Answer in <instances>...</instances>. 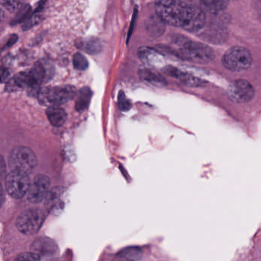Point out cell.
<instances>
[{
	"label": "cell",
	"mask_w": 261,
	"mask_h": 261,
	"mask_svg": "<svg viewBox=\"0 0 261 261\" xmlns=\"http://www.w3.org/2000/svg\"><path fill=\"white\" fill-rule=\"evenodd\" d=\"M3 18H4V12H3L2 8L0 7V22L3 20Z\"/></svg>",
	"instance_id": "cell-27"
},
{
	"label": "cell",
	"mask_w": 261,
	"mask_h": 261,
	"mask_svg": "<svg viewBox=\"0 0 261 261\" xmlns=\"http://www.w3.org/2000/svg\"><path fill=\"white\" fill-rule=\"evenodd\" d=\"M6 199V196H5V191L3 189V186L0 184V208L3 206Z\"/></svg>",
	"instance_id": "cell-26"
},
{
	"label": "cell",
	"mask_w": 261,
	"mask_h": 261,
	"mask_svg": "<svg viewBox=\"0 0 261 261\" xmlns=\"http://www.w3.org/2000/svg\"><path fill=\"white\" fill-rule=\"evenodd\" d=\"M251 52L244 47L234 46L228 49L222 57L224 67L232 72H242L251 67L252 64Z\"/></svg>",
	"instance_id": "cell-5"
},
{
	"label": "cell",
	"mask_w": 261,
	"mask_h": 261,
	"mask_svg": "<svg viewBox=\"0 0 261 261\" xmlns=\"http://www.w3.org/2000/svg\"><path fill=\"white\" fill-rule=\"evenodd\" d=\"M158 18L166 24L189 32H197L205 24V14L199 6L174 0H161L155 3Z\"/></svg>",
	"instance_id": "cell-1"
},
{
	"label": "cell",
	"mask_w": 261,
	"mask_h": 261,
	"mask_svg": "<svg viewBox=\"0 0 261 261\" xmlns=\"http://www.w3.org/2000/svg\"><path fill=\"white\" fill-rule=\"evenodd\" d=\"M46 114H47V119L54 127H61L67 121V113L59 106L49 107L47 109Z\"/></svg>",
	"instance_id": "cell-16"
},
{
	"label": "cell",
	"mask_w": 261,
	"mask_h": 261,
	"mask_svg": "<svg viewBox=\"0 0 261 261\" xmlns=\"http://www.w3.org/2000/svg\"><path fill=\"white\" fill-rule=\"evenodd\" d=\"M163 70L169 76L178 80L179 82L188 87H202L205 84V81L200 78L173 66H165Z\"/></svg>",
	"instance_id": "cell-11"
},
{
	"label": "cell",
	"mask_w": 261,
	"mask_h": 261,
	"mask_svg": "<svg viewBox=\"0 0 261 261\" xmlns=\"http://www.w3.org/2000/svg\"><path fill=\"white\" fill-rule=\"evenodd\" d=\"M37 81L41 84L43 82L49 81L54 75V66L50 61H38L35 64L32 70Z\"/></svg>",
	"instance_id": "cell-13"
},
{
	"label": "cell",
	"mask_w": 261,
	"mask_h": 261,
	"mask_svg": "<svg viewBox=\"0 0 261 261\" xmlns=\"http://www.w3.org/2000/svg\"><path fill=\"white\" fill-rule=\"evenodd\" d=\"M65 188L61 186L54 187L49 191L45 199L47 210L51 212L61 211L64 208Z\"/></svg>",
	"instance_id": "cell-12"
},
{
	"label": "cell",
	"mask_w": 261,
	"mask_h": 261,
	"mask_svg": "<svg viewBox=\"0 0 261 261\" xmlns=\"http://www.w3.org/2000/svg\"><path fill=\"white\" fill-rule=\"evenodd\" d=\"M139 76L143 81L154 87H166L167 85L164 76L150 68H141L139 70Z\"/></svg>",
	"instance_id": "cell-15"
},
{
	"label": "cell",
	"mask_w": 261,
	"mask_h": 261,
	"mask_svg": "<svg viewBox=\"0 0 261 261\" xmlns=\"http://www.w3.org/2000/svg\"><path fill=\"white\" fill-rule=\"evenodd\" d=\"M45 214L39 208H32L21 213L17 219L16 226L24 234H34L38 232L44 223Z\"/></svg>",
	"instance_id": "cell-6"
},
{
	"label": "cell",
	"mask_w": 261,
	"mask_h": 261,
	"mask_svg": "<svg viewBox=\"0 0 261 261\" xmlns=\"http://www.w3.org/2000/svg\"><path fill=\"white\" fill-rule=\"evenodd\" d=\"M73 64L76 70H87L89 66V62L87 58L81 52H76L73 58Z\"/></svg>",
	"instance_id": "cell-19"
},
{
	"label": "cell",
	"mask_w": 261,
	"mask_h": 261,
	"mask_svg": "<svg viewBox=\"0 0 261 261\" xmlns=\"http://www.w3.org/2000/svg\"><path fill=\"white\" fill-rule=\"evenodd\" d=\"M15 261H41L38 255L33 252L22 253L15 258Z\"/></svg>",
	"instance_id": "cell-22"
},
{
	"label": "cell",
	"mask_w": 261,
	"mask_h": 261,
	"mask_svg": "<svg viewBox=\"0 0 261 261\" xmlns=\"http://www.w3.org/2000/svg\"><path fill=\"white\" fill-rule=\"evenodd\" d=\"M228 95L234 102L243 104L252 99L254 95V87L245 80H237L230 84Z\"/></svg>",
	"instance_id": "cell-9"
},
{
	"label": "cell",
	"mask_w": 261,
	"mask_h": 261,
	"mask_svg": "<svg viewBox=\"0 0 261 261\" xmlns=\"http://www.w3.org/2000/svg\"><path fill=\"white\" fill-rule=\"evenodd\" d=\"M202 4L211 11L223 10L228 6V2L225 1H203Z\"/></svg>",
	"instance_id": "cell-20"
},
{
	"label": "cell",
	"mask_w": 261,
	"mask_h": 261,
	"mask_svg": "<svg viewBox=\"0 0 261 261\" xmlns=\"http://www.w3.org/2000/svg\"><path fill=\"white\" fill-rule=\"evenodd\" d=\"M92 96H93V92L89 87H84L81 89L76 96L75 109H76V111L83 112L87 110V107L90 105Z\"/></svg>",
	"instance_id": "cell-18"
},
{
	"label": "cell",
	"mask_w": 261,
	"mask_h": 261,
	"mask_svg": "<svg viewBox=\"0 0 261 261\" xmlns=\"http://www.w3.org/2000/svg\"><path fill=\"white\" fill-rule=\"evenodd\" d=\"M176 44V54L187 61L206 64L214 59L213 49L203 43L182 38L178 40Z\"/></svg>",
	"instance_id": "cell-2"
},
{
	"label": "cell",
	"mask_w": 261,
	"mask_h": 261,
	"mask_svg": "<svg viewBox=\"0 0 261 261\" xmlns=\"http://www.w3.org/2000/svg\"><path fill=\"white\" fill-rule=\"evenodd\" d=\"M56 245L49 239H40L34 245L33 253L38 256L40 260L42 257H52L56 254Z\"/></svg>",
	"instance_id": "cell-14"
},
{
	"label": "cell",
	"mask_w": 261,
	"mask_h": 261,
	"mask_svg": "<svg viewBox=\"0 0 261 261\" xmlns=\"http://www.w3.org/2000/svg\"><path fill=\"white\" fill-rule=\"evenodd\" d=\"M0 3L7 10L10 11V12H14V11L17 10L21 6V5L22 4V3L19 1H2L0 2Z\"/></svg>",
	"instance_id": "cell-23"
},
{
	"label": "cell",
	"mask_w": 261,
	"mask_h": 261,
	"mask_svg": "<svg viewBox=\"0 0 261 261\" xmlns=\"http://www.w3.org/2000/svg\"><path fill=\"white\" fill-rule=\"evenodd\" d=\"M36 164V156L29 147H16L11 152L9 165L12 171L29 175L33 171Z\"/></svg>",
	"instance_id": "cell-4"
},
{
	"label": "cell",
	"mask_w": 261,
	"mask_h": 261,
	"mask_svg": "<svg viewBox=\"0 0 261 261\" xmlns=\"http://www.w3.org/2000/svg\"><path fill=\"white\" fill-rule=\"evenodd\" d=\"M50 182L47 176L38 175L31 182L28 191V199L32 203H39L45 200L50 191Z\"/></svg>",
	"instance_id": "cell-8"
},
{
	"label": "cell",
	"mask_w": 261,
	"mask_h": 261,
	"mask_svg": "<svg viewBox=\"0 0 261 261\" xmlns=\"http://www.w3.org/2000/svg\"><path fill=\"white\" fill-rule=\"evenodd\" d=\"M6 173V165L4 159L0 155V182L4 179Z\"/></svg>",
	"instance_id": "cell-25"
},
{
	"label": "cell",
	"mask_w": 261,
	"mask_h": 261,
	"mask_svg": "<svg viewBox=\"0 0 261 261\" xmlns=\"http://www.w3.org/2000/svg\"><path fill=\"white\" fill-rule=\"evenodd\" d=\"M138 57L149 68H164L165 60L164 56L155 49L141 47L138 51Z\"/></svg>",
	"instance_id": "cell-10"
},
{
	"label": "cell",
	"mask_w": 261,
	"mask_h": 261,
	"mask_svg": "<svg viewBox=\"0 0 261 261\" xmlns=\"http://www.w3.org/2000/svg\"><path fill=\"white\" fill-rule=\"evenodd\" d=\"M118 103H119V107L122 111H128L132 107V103L127 98L126 95L123 91H120L118 96Z\"/></svg>",
	"instance_id": "cell-21"
},
{
	"label": "cell",
	"mask_w": 261,
	"mask_h": 261,
	"mask_svg": "<svg viewBox=\"0 0 261 261\" xmlns=\"http://www.w3.org/2000/svg\"><path fill=\"white\" fill-rule=\"evenodd\" d=\"M29 175L11 171L6 177V188L9 196L14 199L24 197L30 186Z\"/></svg>",
	"instance_id": "cell-7"
},
{
	"label": "cell",
	"mask_w": 261,
	"mask_h": 261,
	"mask_svg": "<svg viewBox=\"0 0 261 261\" xmlns=\"http://www.w3.org/2000/svg\"><path fill=\"white\" fill-rule=\"evenodd\" d=\"M10 76L9 69L5 67H0V84L6 82Z\"/></svg>",
	"instance_id": "cell-24"
},
{
	"label": "cell",
	"mask_w": 261,
	"mask_h": 261,
	"mask_svg": "<svg viewBox=\"0 0 261 261\" xmlns=\"http://www.w3.org/2000/svg\"><path fill=\"white\" fill-rule=\"evenodd\" d=\"M77 94L73 86L64 85L45 87L38 92V99L44 105L59 106L72 101Z\"/></svg>",
	"instance_id": "cell-3"
},
{
	"label": "cell",
	"mask_w": 261,
	"mask_h": 261,
	"mask_svg": "<svg viewBox=\"0 0 261 261\" xmlns=\"http://www.w3.org/2000/svg\"><path fill=\"white\" fill-rule=\"evenodd\" d=\"M76 45L81 50L90 55H96L102 50L100 40L96 38H84L76 42Z\"/></svg>",
	"instance_id": "cell-17"
}]
</instances>
